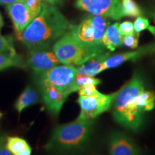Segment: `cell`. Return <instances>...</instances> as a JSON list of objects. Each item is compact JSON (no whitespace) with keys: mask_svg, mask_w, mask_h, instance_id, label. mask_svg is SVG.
<instances>
[{"mask_svg":"<svg viewBox=\"0 0 155 155\" xmlns=\"http://www.w3.org/2000/svg\"><path fill=\"white\" fill-rule=\"evenodd\" d=\"M71 23L55 5L43 2L38 16L17 38L29 50L51 48L58 39L70 30Z\"/></svg>","mask_w":155,"mask_h":155,"instance_id":"cell-1","label":"cell"},{"mask_svg":"<svg viewBox=\"0 0 155 155\" xmlns=\"http://www.w3.org/2000/svg\"><path fill=\"white\" fill-rule=\"evenodd\" d=\"M144 91L142 77L136 73L132 78L117 91L112 105V114L116 123L131 131H137L140 129L144 118L136 106V100Z\"/></svg>","mask_w":155,"mask_h":155,"instance_id":"cell-2","label":"cell"},{"mask_svg":"<svg viewBox=\"0 0 155 155\" xmlns=\"http://www.w3.org/2000/svg\"><path fill=\"white\" fill-rule=\"evenodd\" d=\"M93 125V120L76 119L71 123L58 126L52 132L45 149L56 152H69L80 150L90 139Z\"/></svg>","mask_w":155,"mask_h":155,"instance_id":"cell-3","label":"cell"},{"mask_svg":"<svg viewBox=\"0 0 155 155\" xmlns=\"http://www.w3.org/2000/svg\"><path fill=\"white\" fill-rule=\"evenodd\" d=\"M52 50L61 63L70 65H81L106 52V48H90L81 43L70 30L58 39Z\"/></svg>","mask_w":155,"mask_h":155,"instance_id":"cell-4","label":"cell"},{"mask_svg":"<svg viewBox=\"0 0 155 155\" xmlns=\"http://www.w3.org/2000/svg\"><path fill=\"white\" fill-rule=\"evenodd\" d=\"M109 25L107 17L90 15L79 25H71L70 31L78 41L87 47L106 48L103 45V37Z\"/></svg>","mask_w":155,"mask_h":155,"instance_id":"cell-5","label":"cell"},{"mask_svg":"<svg viewBox=\"0 0 155 155\" xmlns=\"http://www.w3.org/2000/svg\"><path fill=\"white\" fill-rule=\"evenodd\" d=\"M76 76L77 68L74 65H58L39 75V88L41 89L46 87H55L71 94L73 92Z\"/></svg>","mask_w":155,"mask_h":155,"instance_id":"cell-6","label":"cell"},{"mask_svg":"<svg viewBox=\"0 0 155 155\" xmlns=\"http://www.w3.org/2000/svg\"><path fill=\"white\" fill-rule=\"evenodd\" d=\"M116 94L117 92L106 95L98 91L92 96H79L77 103L80 106L81 113L77 119L93 120L108 111L113 105Z\"/></svg>","mask_w":155,"mask_h":155,"instance_id":"cell-7","label":"cell"},{"mask_svg":"<svg viewBox=\"0 0 155 155\" xmlns=\"http://www.w3.org/2000/svg\"><path fill=\"white\" fill-rule=\"evenodd\" d=\"M77 8L98 15L119 20L125 17L121 0H77Z\"/></svg>","mask_w":155,"mask_h":155,"instance_id":"cell-8","label":"cell"},{"mask_svg":"<svg viewBox=\"0 0 155 155\" xmlns=\"http://www.w3.org/2000/svg\"><path fill=\"white\" fill-rule=\"evenodd\" d=\"M61 63L50 48L31 50L27 58L26 65L40 75Z\"/></svg>","mask_w":155,"mask_h":155,"instance_id":"cell-9","label":"cell"},{"mask_svg":"<svg viewBox=\"0 0 155 155\" xmlns=\"http://www.w3.org/2000/svg\"><path fill=\"white\" fill-rule=\"evenodd\" d=\"M110 155H141V151L130 137L121 131H114L108 139Z\"/></svg>","mask_w":155,"mask_h":155,"instance_id":"cell-10","label":"cell"},{"mask_svg":"<svg viewBox=\"0 0 155 155\" xmlns=\"http://www.w3.org/2000/svg\"><path fill=\"white\" fill-rule=\"evenodd\" d=\"M6 9L12 22L16 35L21 33L33 19L23 0L6 5Z\"/></svg>","mask_w":155,"mask_h":155,"instance_id":"cell-11","label":"cell"},{"mask_svg":"<svg viewBox=\"0 0 155 155\" xmlns=\"http://www.w3.org/2000/svg\"><path fill=\"white\" fill-rule=\"evenodd\" d=\"M155 53V42L138 48L132 52H128L121 54H117L109 57L104 62L103 70L105 71L108 68H113L127 61H135L139 58L147 55Z\"/></svg>","mask_w":155,"mask_h":155,"instance_id":"cell-12","label":"cell"},{"mask_svg":"<svg viewBox=\"0 0 155 155\" xmlns=\"http://www.w3.org/2000/svg\"><path fill=\"white\" fill-rule=\"evenodd\" d=\"M42 100L50 113L58 114L70 94L55 87H46L40 89Z\"/></svg>","mask_w":155,"mask_h":155,"instance_id":"cell-13","label":"cell"},{"mask_svg":"<svg viewBox=\"0 0 155 155\" xmlns=\"http://www.w3.org/2000/svg\"><path fill=\"white\" fill-rule=\"evenodd\" d=\"M110 56H111V53L108 52H105L92 58L85 63L77 67V75L92 77L98 75L99 73L104 71L103 66H104V62Z\"/></svg>","mask_w":155,"mask_h":155,"instance_id":"cell-14","label":"cell"},{"mask_svg":"<svg viewBox=\"0 0 155 155\" xmlns=\"http://www.w3.org/2000/svg\"><path fill=\"white\" fill-rule=\"evenodd\" d=\"M123 35L119 30V23L116 22L109 25L106 28L103 37V45L110 51H114L116 48L121 46Z\"/></svg>","mask_w":155,"mask_h":155,"instance_id":"cell-15","label":"cell"},{"mask_svg":"<svg viewBox=\"0 0 155 155\" xmlns=\"http://www.w3.org/2000/svg\"><path fill=\"white\" fill-rule=\"evenodd\" d=\"M40 101L39 93L31 86H27L15 104V108L19 114L22 113L25 108L38 104Z\"/></svg>","mask_w":155,"mask_h":155,"instance_id":"cell-16","label":"cell"},{"mask_svg":"<svg viewBox=\"0 0 155 155\" xmlns=\"http://www.w3.org/2000/svg\"><path fill=\"white\" fill-rule=\"evenodd\" d=\"M13 67L24 68L26 63L15 50L0 53V71Z\"/></svg>","mask_w":155,"mask_h":155,"instance_id":"cell-17","label":"cell"},{"mask_svg":"<svg viewBox=\"0 0 155 155\" xmlns=\"http://www.w3.org/2000/svg\"><path fill=\"white\" fill-rule=\"evenodd\" d=\"M136 106L142 114L151 111L155 106V92L148 91L141 92L136 100Z\"/></svg>","mask_w":155,"mask_h":155,"instance_id":"cell-18","label":"cell"},{"mask_svg":"<svg viewBox=\"0 0 155 155\" xmlns=\"http://www.w3.org/2000/svg\"><path fill=\"white\" fill-rule=\"evenodd\" d=\"M5 146L14 155L30 146L25 139L18 137H9L6 139Z\"/></svg>","mask_w":155,"mask_h":155,"instance_id":"cell-19","label":"cell"},{"mask_svg":"<svg viewBox=\"0 0 155 155\" xmlns=\"http://www.w3.org/2000/svg\"><path fill=\"white\" fill-rule=\"evenodd\" d=\"M125 16L138 17L141 15V10L134 0H121Z\"/></svg>","mask_w":155,"mask_h":155,"instance_id":"cell-20","label":"cell"},{"mask_svg":"<svg viewBox=\"0 0 155 155\" xmlns=\"http://www.w3.org/2000/svg\"><path fill=\"white\" fill-rule=\"evenodd\" d=\"M101 81L98 78L92 76H86V75H77L76 78L75 80L74 86H73V92L78 91L83 86L87 85H96L100 84Z\"/></svg>","mask_w":155,"mask_h":155,"instance_id":"cell-21","label":"cell"},{"mask_svg":"<svg viewBox=\"0 0 155 155\" xmlns=\"http://www.w3.org/2000/svg\"><path fill=\"white\" fill-rule=\"evenodd\" d=\"M134 28L135 32H140L141 31L148 30L155 37V27L151 26L149 20L144 17H138L134 22Z\"/></svg>","mask_w":155,"mask_h":155,"instance_id":"cell-22","label":"cell"},{"mask_svg":"<svg viewBox=\"0 0 155 155\" xmlns=\"http://www.w3.org/2000/svg\"><path fill=\"white\" fill-rule=\"evenodd\" d=\"M27 7L30 11L32 18L38 16L42 9V0H23Z\"/></svg>","mask_w":155,"mask_h":155,"instance_id":"cell-23","label":"cell"},{"mask_svg":"<svg viewBox=\"0 0 155 155\" xmlns=\"http://www.w3.org/2000/svg\"><path fill=\"white\" fill-rule=\"evenodd\" d=\"M139 32H134L133 34L127 35L123 37L122 40V43L126 47L132 48H137L138 47L139 44Z\"/></svg>","mask_w":155,"mask_h":155,"instance_id":"cell-24","label":"cell"},{"mask_svg":"<svg viewBox=\"0 0 155 155\" xmlns=\"http://www.w3.org/2000/svg\"><path fill=\"white\" fill-rule=\"evenodd\" d=\"M15 50L13 39L10 36L0 35V53Z\"/></svg>","mask_w":155,"mask_h":155,"instance_id":"cell-25","label":"cell"},{"mask_svg":"<svg viewBox=\"0 0 155 155\" xmlns=\"http://www.w3.org/2000/svg\"><path fill=\"white\" fill-rule=\"evenodd\" d=\"M119 30L123 36L133 34L135 32L134 24L130 21H125L119 24Z\"/></svg>","mask_w":155,"mask_h":155,"instance_id":"cell-26","label":"cell"},{"mask_svg":"<svg viewBox=\"0 0 155 155\" xmlns=\"http://www.w3.org/2000/svg\"><path fill=\"white\" fill-rule=\"evenodd\" d=\"M78 91L79 96H89L95 94L98 91L96 89L95 85H87V86H83Z\"/></svg>","mask_w":155,"mask_h":155,"instance_id":"cell-27","label":"cell"},{"mask_svg":"<svg viewBox=\"0 0 155 155\" xmlns=\"http://www.w3.org/2000/svg\"><path fill=\"white\" fill-rule=\"evenodd\" d=\"M32 154V148L30 146H28L25 147V149H23L22 150H21L20 152L17 153L16 155H31Z\"/></svg>","mask_w":155,"mask_h":155,"instance_id":"cell-28","label":"cell"},{"mask_svg":"<svg viewBox=\"0 0 155 155\" xmlns=\"http://www.w3.org/2000/svg\"><path fill=\"white\" fill-rule=\"evenodd\" d=\"M0 155H14L9 151L5 146L3 144L2 146L0 147Z\"/></svg>","mask_w":155,"mask_h":155,"instance_id":"cell-29","label":"cell"},{"mask_svg":"<svg viewBox=\"0 0 155 155\" xmlns=\"http://www.w3.org/2000/svg\"><path fill=\"white\" fill-rule=\"evenodd\" d=\"M19 0H0V5H8L10 4L17 2Z\"/></svg>","mask_w":155,"mask_h":155,"instance_id":"cell-30","label":"cell"},{"mask_svg":"<svg viewBox=\"0 0 155 155\" xmlns=\"http://www.w3.org/2000/svg\"><path fill=\"white\" fill-rule=\"evenodd\" d=\"M44 2L50 4V5H58L62 2V0H42Z\"/></svg>","mask_w":155,"mask_h":155,"instance_id":"cell-31","label":"cell"},{"mask_svg":"<svg viewBox=\"0 0 155 155\" xmlns=\"http://www.w3.org/2000/svg\"><path fill=\"white\" fill-rule=\"evenodd\" d=\"M6 139H7V138H5V137H4V136L0 137V147L2 146L3 144H5Z\"/></svg>","mask_w":155,"mask_h":155,"instance_id":"cell-32","label":"cell"},{"mask_svg":"<svg viewBox=\"0 0 155 155\" xmlns=\"http://www.w3.org/2000/svg\"><path fill=\"white\" fill-rule=\"evenodd\" d=\"M3 26H4V20L2 18V16L1 13H0V32H1L2 28Z\"/></svg>","mask_w":155,"mask_h":155,"instance_id":"cell-33","label":"cell"},{"mask_svg":"<svg viewBox=\"0 0 155 155\" xmlns=\"http://www.w3.org/2000/svg\"><path fill=\"white\" fill-rule=\"evenodd\" d=\"M2 116H3V114L2 113V112H0V118L2 117Z\"/></svg>","mask_w":155,"mask_h":155,"instance_id":"cell-34","label":"cell"}]
</instances>
